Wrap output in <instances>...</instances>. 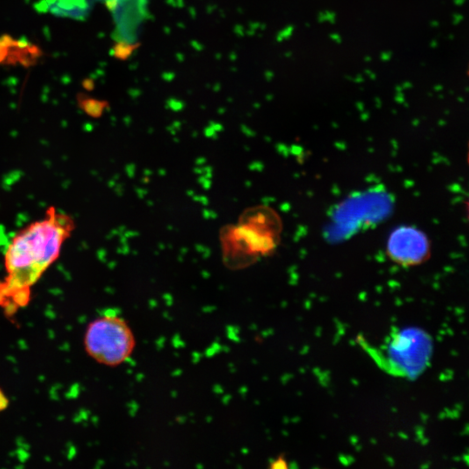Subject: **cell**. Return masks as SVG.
<instances>
[{"mask_svg":"<svg viewBox=\"0 0 469 469\" xmlns=\"http://www.w3.org/2000/svg\"><path fill=\"white\" fill-rule=\"evenodd\" d=\"M74 228L66 215L52 208L45 218L15 234L7 247V276L0 283V307L17 310L26 305L31 287L58 259Z\"/></svg>","mask_w":469,"mask_h":469,"instance_id":"cell-1","label":"cell"},{"mask_svg":"<svg viewBox=\"0 0 469 469\" xmlns=\"http://www.w3.org/2000/svg\"><path fill=\"white\" fill-rule=\"evenodd\" d=\"M136 337L124 318L104 314L88 325L83 345L90 358L101 365L120 366L131 358L136 348Z\"/></svg>","mask_w":469,"mask_h":469,"instance_id":"cell-2","label":"cell"},{"mask_svg":"<svg viewBox=\"0 0 469 469\" xmlns=\"http://www.w3.org/2000/svg\"><path fill=\"white\" fill-rule=\"evenodd\" d=\"M431 338L426 332L415 328L393 332L383 355V365L390 372L407 378L420 376L429 362Z\"/></svg>","mask_w":469,"mask_h":469,"instance_id":"cell-3","label":"cell"},{"mask_svg":"<svg viewBox=\"0 0 469 469\" xmlns=\"http://www.w3.org/2000/svg\"><path fill=\"white\" fill-rule=\"evenodd\" d=\"M239 226L262 255L272 253L279 244L283 225L278 214L270 208L255 207L246 211Z\"/></svg>","mask_w":469,"mask_h":469,"instance_id":"cell-4","label":"cell"},{"mask_svg":"<svg viewBox=\"0 0 469 469\" xmlns=\"http://www.w3.org/2000/svg\"><path fill=\"white\" fill-rule=\"evenodd\" d=\"M387 250L392 261L409 267L419 265L428 259L430 244L426 234L420 230L412 226H400L390 234Z\"/></svg>","mask_w":469,"mask_h":469,"instance_id":"cell-5","label":"cell"},{"mask_svg":"<svg viewBox=\"0 0 469 469\" xmlns=\"http://www.w3.org/2000/svg\"><path fill=\"white\" fill-rule=\"evenodd\" d=\"M7 407V399L6 397L4 396L1 390H0V411L3 410L5 407Z\"/></svg>","mask_w":469,"mask_h":469,"instance_id":"cell-6","label":"cell"},{"mask_svg":"<svg viewBox=\"0 0 469 469\" xmlns=\"http://www.w3.org/2000/svg\"></svg>","mask_w":469,"mask_h":469,"instance_id":"cell-7","label":"cell"},{"mask_svg":"<svg viewBox=\"0 0 469 469\" xmlns=\"http://www.w3.org/2000/svg\"></svg>","mask_w":469,"mask_h":469,"instance_id":"cell-8","label":"cell"},{"mask_svg":"<svg viewBox=\"0 0 469 469\" xmlns=\"http://www.w3.org/2000/svg\"></svg>","mask_w":469,"mask_h":469,"instance_id":"cell-9","label":"cell"}]
</instances>
